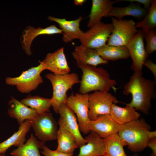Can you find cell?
Wrapping results in <instances>:
<instances>
[{
  "mask_svg": "<svg viewBox=\"0 0 156 156\" xmlns=\"http://www.w3.org/2000/svg\"><path fill=\"white\" fill-rule=\"evenodd\" d=\"M112 23L101 21L94 24L79 39L81 44L85 47L97 49L106 44L112 30Z\"/></svg>",
  "mask_w": 156,
  "mask_h": 156,
  "instance_id": "52a82bcc",
  "label": "cell"
},
{
  "mask_svg": "<svg viewBox=\"0 0 156 156\" xmlns=\"http://www.w3.org/2000/svg\"><path fill=\"white\" fill-rule=\"evenodd\" d=\"M66 104L76 114L80 131L84 134L89 133L88 94L72 93L68 97Z\"/></svg>",
  "mask_w": 156,
  "mask_h": 156,
  "instance_id": "30bf717a",
  "label": "cell"
},
{
  "mask_svg": "<svg viewBox=\"0 0 156 156\" xmlns=\"http://www.w3.org/2000/svg\"><path fill=\"white\" fill-rule=\"evenodd\" d=\"M58 146L55 150L61 153L73 154L78 147L74 136L66 129L61 127L58 129L56 137Z\"/></svg>",
  "mask_w": 156,
  "mask_h": 156,
  "instance_id": "484cf974",
  "label": "cell"
},
{
  "mask_svg": "<svg viewBox=\"0 0 156 156\" xmlns=\"http://www.w3.org/2000/svg\"><path fill=\"white\" fill-rule=\"evenodd\" d=\"M48 19L58 24L62 31V40L65 43H68L75 39H79L84 32L79 27L80 23L82 19L81 16L72 21L51 16H48Z\"/></svg>",
  "mask_w": 156,
  "mask_h": 156,
  "instance_id": "9a60e30c",
  "label": "cell"
},
{
  "mask_svg": "<svg viewBox=\"0 0 156 156\" xmlns=\"http://www.w3.org/2000/svg\"><path fill=\"white\" fill-rule=\"evenodd\" d=\"M72 55L76 61L78 66L87 65L96 66L100 64H107L108 62L98 55L96 49L81 44L75 47Z\"/></svg>",
  "mask_w": 156,
  "mask_h": 156,
  "instance_id": "2e32d148",
  "label": "cell"
},
{
  "mask_svg": "<svg viewBox=\"0 0 156 156\" xmlns=\"http://www.w3.org/2000/svg\"><path fill=\"white\" fill-rule=\"evenodd\" d=\"M144 65L147 67L153 74L155 81H156V64L153 62L151 60H146L144 64Z\"/></svg>",
  "mask_w": 156,
  "mask_h": 156,
  "instance_id": "1f68e13d",
  "label": "cell"
},
{
  "mask_svg": "<svg viewBox=\"0 0 156 156\" xmlns=\"http://www.w3.org/2000/svg\"><path fill=\"white\" fill-rule=\"evenodd\" d=\"M44 145V142L38 140L31 133L27 142L12 151L10 155L12 156H41L39 149Z\"/></svg>",
  "mask_w": 156,
  "mask_h": 156,
  "instance_id": "cb8c5ba5",
  "label": "cell"
},
{
  "mask_svg": "<svg viewBox=\"0 0 156 156\" xmlns=\"http://www.w3.org/2000/svg\"><path fill=\"white\" fill-rule=\"evenodd\" d=\"M90 133L85 138L87 144L79 147V152L77 156H103L106 152L105 139L93 132Z\"/></svg>",
  "mask_w": 156,
  "mask_h": 156,
  "instance_id": "ac0fdd59",
  "label": "cell"
},
{
  "mask_svg": "<svg viewBox=\"0 0 156 156\" xmlns=\"http://www.w3.org/2000/svg\"><path fill=\"white\" fill-rule=\"evenodd\" d=\"M82 73L79 93L85 94L92 91L109 92L111 89L116 91V82L110 78L109 73L101 67L85 65L78 66Z\"/></svg>",
  "mask_w": 156,
  "mask_h": 156,
  "instance_id": "7a4b0ae2",
  "label": "cell"
},
{
  "mask_svg": "<svg viewBox=\"0 0 156 156\" xmlns=\"http://www.w3.org/2000/svg\"><path fill=\"white\" fill-rule=\"evenodd\" d=\"M30 120L35 135L40 141L45 142L56 139L57 124L51 113L38 114Z\"/></svg>",
  "mask_w": 156,
  "mask_h": 156,
  "instance_id": "9c48e42d",
  "label": "cell"
},
{
  "mask_svg": "<svg viewBox=\"0 0 156 156\" xmlns=\"http://www.w3.org/2000/svg\"><path fill=\"white\" fill-rule=\"evenodd\" d=\"M121 126L116 123L110 114L99 116L95 120H90L89 129L102 138L105 139L117 133Z\"/></svg>",
  "mask_w": 156,
  "mask_h": 156,
  "instance_id": "4fadbf2b",
  "label": "cell"
},
{
  "mask_svg": "<svg viewBox=\"0 0 156 156\" xmlns=\"http://www.w3.org/2000/svg\"><path fill=\"white\" fill-rule=\"evenodd\" d=\"M103 156H106V155H104Z\"/></svg>",
  "mask_w": 156,
  "mask_h": 156,
  "instance_id": "74e56055",
  "label": "cell"
},
{
  "mask_svg": "<svg viewBox=\"0 0 156 156\" xmlns=\"http://www.w3.org/2000/svg\"><path fill=\"white\" fill-rule=\"evenodd\" d=\"M144 39L142 30L141 29L138 30L134 37L126 46L132 60L131 68L134 71L142 72L144 63L148 56L145 49Z\"/></svg>",
  "mask_w": 156,
  "mask_h": 156,
  "instance_id": "7c38bea8",
  "label": "cell"
},
{
  "mask_svg": "<svg viewBox=\"0 0 156 156\" xmlns=\"http://www.w3.org/2000/svg\"><path fill=\"white\" fill-rule=\"evenodd\" d=\"M147 146L151 148L152 153L151 156H156V138L150 139L148 142Z\"/></svg>",
  "mask_w": 156,
  "mask_h": 156,
  "instance_id": "836d02e7",
  "label": "cell"
},
{
  "mask_svg": "<svg viewBox=\"0 0 156 156\" xmlns=\"http://www.w3.org/2000/svg\"><path fill=\"white\" fill-rule=\"evenodd\" d=\"M86 1L85 0H75L74 1V4L77 5H82Z\"/></svg>",
  "mask_w": 156,
  "mask_h": 156,
  "instance_id": "e575fe53",
  "label": "cell"
},
{
  "mask_svg": "<svg viewBox=\"0 0 156 156\" xmlns=\"http://www.w3.org/2000/svg\"><path fill=\"white\" fill-rule=\"evenodd\" d=\"M62 47L54 52L48 53L42 62L45 70H48L53 74L62 75L69 73L70 71Z\"/></svg>",
  "mask_w": 156,
  "mask_h": 156,
  "instance_id": "5bb4252c",
  "label": "cell"
},
{
  "mask_svg": "<svg viewBox=\"0 0 156 156\" xmlns=\"http://www.w3.org/2000/svg\"><path fill=\"white\" fill-rule=\"evenodd\" d=\"M8 105V114L16 119L19 125L26 120L33 119L39 114L35 110L26 106L13 96L9 101Z\"/></svg>",
  "mask_w": 156,
  "mask_h": 156,
  "instance_id": "d6986e66",
  "label": "cell"
},
{
  "mask_svg": "<svg viewBox=\"0 0 156 156\" xmlns=\"http://www.w3.org/2000/svg\"><path fill=\"white\" fill-rule=\"evenodd\" d=\"M121 1H124L131 3L137 2L141 4L144 6V8L148 10L151 6L152 0H123Z\"/></svg>",
  "mask_w": 156,
  "mask_h": 156,
  "instance_id": "d6a6232c",
  "label": "cell"
},
{
  "mask_svg": "<svg viewBox=\"0 0 156 156\" xmlns=\"http://www.w3.org/2000/svg\"><path fill=\"white\" fill-rule=\"evenodd\" d=\"M110 114L114 121L120 125L138 120L140 116L133 107L127 105L125 107H121L115 103L112 105Z\"/></svg>",
  "mask_w": 156,
  "mask_h": 156,
  "instance_id": "603a6c76",
  "label": "cell"
},
{
  "mask_svg": "<svg viewBox=\"0 0 156 156\" xmlns=\"http://www.w3.org/2000/svg\"><path fill=\"white\" fill-rule=\"evenodd\" d=\"M41 153L44 156H72L73 154L64 153L52 150L44 145L42 147Z\"/></svg>",
  "mask_w": 156,
  "mask_h": 156,
  "instance_id": "4dcf8cb0",
  "label": "cell"
},
{
  "mask_svg": "<svg viewBox=\"0 0 156 156\" xmlns=\"http://www.w3.org/2000/svg\"><path fill=\"white\" fill-rule=\"evenodd\" d=\"M121 0H92L87 27H90L100 21L103 17H107L108 13L112 8L113 5Z\"/></svg>",
  "mask_w": 156,
  "mask_h": 156,
  "instance_id": "ffe728a7",
  "label": "cell"
},
{
  "mask_svg": "<svg viewBox=\"0 0 156 156\" xmlns=\"http://www.w3.org/2000/svg\"><path fill=\"white\" fill-rule=\"evenodd\" d=\"M45 77L51 82L53 89L51 106L57 113L60 105L66 103L68 98L67 92L75 84L80 83L78 75L74 73L60 75L53 73L47 74Z\"/></svg>",
  "mask_w": 156,
  "mask_h": 156,
  "instance_id": "277c9868",
  "label": "cell"
},
{
  "mask_svg": "<svg viewBox=\"0 0 156 156\" xmlns=\"http://www.w3.org/2000/svg\"><path fill=\"white\" fill-rule=\"evenodd\" d=\"M144 38L146 42L145 49L149 55L156 50V32L154 29L144 33Z\"/></svg>",
  "mask_w": 156,
  "mask_h": 156,
  "instance_id": "f546056e",
  "label": "cell"
},
{
  "mask_svg": "<svg viewBox=\"0 0 156 156\" xmlns=\"http://www.w3.org/2000/svg\"><path fill=\"white\" fill-rule=\"evenodd\" d=\"M39 62L40 64L38 65L23 71L18 77L6 78V83L16 86L18 91L23 93H29L36 89L43 82L41 73L45 70L42 62Z\"/></svg>",
  "mask_w": 156,
  "mask_h": 156,
  "instance_id": "5b68a950",
  "label": "cell"
},
{
  "mask_svg": "<svg viewBox=\"0 0 156 156\" xmlns=\"http://www.w3.org/2000/svg\"><path fill=\"white\" fill-rule=\"evenodd\" d=\"M132 156H139L137 154L135 153Z\"/></svg>",
  "mask_w": 156,
  "mask_h": 156,
  "instance_id": "d590c367",
  "label": "cell"
},
{
  "mask_svg": "<svg viewBox=\"0 0 156 156\" xmlns=\"http://www.w3.org/2000/svg\"><path fill=\"white\" fill-rule=\"evenodd\" d=\"M62 34L61 29L57 28L55 25L45 28L39 27L37 28L32 26H28L23 33L22 36V47L26 54L30 55L32 54L31 46L32 41L38 36L41 35H52Z\"/></svg>",
  "mask_w": 156,
  "mask_h": 156,
  "instance_id": "e0dca14e",
  "label": "cell"
},
{
  "mask_svg": "<svg viewBox=\"0 0 156 156\" xmlns=\"http://www.w3.org/2000/svg\"><path fill=\"white\" fill-rule=\"evenodd\" d=\"M19 125L17 131L8 139L0 143V154H4L12 146L18 147L25 143L26 136L31 127L30 120H26Z\"/></svg>",
  "mask_w": 156,
  "mask_h": 156,
  "instance_id": "44dd1931",
  "label": "cell"
},
{
  "mask_svg": "<svg viewBox=\"0 0 156 156\" xmlns=\"http://www.w3.org/2000/svg\"><path fill=\"white\" fill-rule=\"evenodd\" d=\"M147 10L139 4L131 3L124 7H113L108 13V17H116L117 19L121 20L124 17L129 16L141 20L147 14Z\"/></svg>",
  "mask_w": 156,
  "mask_h": 156,
  "instance_id": "7402d4cb",
  "label": "cell"
},
{
  "mask_svg": "<svg viewBox=\"0 0 156 156\" xmlns=\"http://www.w3.org/2000/svg\"><path fill=\"white\" fill-rule=\"evenodd\" d=\"M96 49L98 55L103 60L108 61L127 59L130 57L126 46H113L106 44Z\"/></svg>",
  "mask_w": 156,
  "mask_h": 156,
  "instance_id": "d4e9b609",
  "label": "cell"
},
{
  "mask_svg": "<svg viewBox=\"0 0 156 156\" xmlns=\"http://www.w3.org/2000/svg\"><path fill=\"white\" fill-rule=\"evenodd\" d=\"M136 28H141L144 33L156 27V0H152L148 12L141 21L135 23Z\"/></svg>",
  "mask_w": 156,
  "mask_h": 156,
  "instance_id": "f1b7e54d",
  "label": "cell"
},
{
  "mask_svg": "<svg viewBox=\"0 0 156 156\" xmlns=\"http://www.w3.org/2000/svg\"><path fill=\"white\" fill-rule=\"evenodd\" d=\"M151 129L150 125L141 118L122 125L117 133L131 151L138 152L147 147Z\"/></svg>",
  "mask_w": 156,
  "mask_h": 156,
  "instance_id": "3957f363",
  "label": "cell"
},
{
  "mask_svg": "<svg viewBox=\"0 0 156 156\" xmlns=\"http://www.w3.org/2000/svg\"><path fill=\"white\" fill-rule=\"evenodd\" d=\"M106 156H128L126 154L123 147L124 143L117 133L113 134L105 139Z\"/></svg>",
  "mask_w": 156,
  "mask_h": 156,
  "instance_id": "83f0119b",
  "label": "cell"
},
{
  "mask_svg": "<svg viewBox=\"0 0 156 156\" xmlns=\"http://www.w3.org/2000/svg\"><path fill=\"white\" fill-rule=\"evenodd\" d=\"M26 106L35 110L39 114L50 112L51 99L38 96L28 95L20 101Z\"/></svg>",
  "mask_w": 156,
  "mask_h": 156,
  "instance_id": "4316f807",
  "label": "cell"
},
{
  "mask_svg": "<svg viewBox=\"0 0 156 156\" xmlns=\"http://www.w3.org/2000/svg\"><path fill=\"white\" fill-rule=\"evenodd\" d=\"M88 99L90 120H95L101 115L110 114L112 105L120 102L108 92L95 91L88 94Z\"/></svg>",
  "mask_w": 156,
  "mask_h": 156,
  "instance_id": "ba28073f",
  "label": "cell"
},
{
  "mask_svg": "<svg viewBox=\"0 0 156 156\" xmlns=\"http://www.w3.org/2000/svg\"><path fill=\"white\" fill-rule=\"evenodd\" d=\"M125 95L131 94V102L126 104L147 115L151 106V101L156 96V81L145 78L142 72L134 71L125 85L123 92Z\"/></svg>",
  "mask_w": 156,
  "mask_h": 156,
  "instance_id": "6da1fadb",
  "label": "cell"
},
{
  "mask_svg": "<svg viewBox=\"0 0 156 156\" xmlns=\"http://www.w3.org/2000/svg\"><path fill=\"white\" fill-rule=\"evenodd\" d=\"M0 156H6L4 154H0Z\"/></svg>",
  "mask_w": 156,
  "mask_h": 156,
  "instance_id": "8d00e7d4",
  "label": "cell"
},
{
  "mask_svg": "<svg viewBox=\"0 0 156 156\" xmlns=\"http://www.w3.org/2000/svg\"><path fill=\"white\" fill-rule=\"evenodd\" d=\"M112 30L106 44L113 46H126L138 30L135 22L131 19L118 20L112 17Z\"/></svg>",
  "mask_w": 156,
  "mask_h": 156,
  "instance_id": "8992f818",
  "label": "cell"
},
{
  "mask_svg": "<svg viewBox=\"0 0 156 156\" xmlns=\"http://www.w3.org/2000/svg\"><path fill=\"white\" fill-rule=\"evenodd\" d=\"M57 113L60 115L58 120L59 127L66 129L73 135L78 147L85 144L87 141L81 133L77 118L66 103H63L60 105Z\"/></svg>",
  "mask_w": 156,
  "mask_h": 156,
  "instance_id": "8fae6325",
  "label": "cell"
}]
</instances>
